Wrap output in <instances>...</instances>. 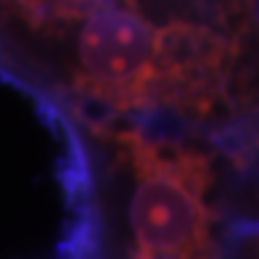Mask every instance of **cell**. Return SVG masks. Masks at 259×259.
Returning <instances> with one entry per match:
<instances>
[{
    "mask_svg": "<svg viewBox=\"0 0 259 259\" xmlns=\"http://www.w3.org/2000/svg\"><path fill=\"white\" fill-rule=\"evenodd\" d=\"M61 48L77 96L116 114L214 116L230 103L246 42L241 0H0Z\"/></svg>",
    "mask_w": 259,
    "mask_h": 259,
    "instance_id": "cell-1",
    "label": "cell"
},
{
    "mask_svg": "<svg viewBox=\"0 0 259 259\" xmlns=\"http://www.w3.org/2000/svg\"><path fill=\"white\" fill-rule=\"evenodd\" d=\"M133 178L127 259H214L217 172L196 146L151 138L138 127L103 130Z\"/></svg>",
    "mask_w": 259,
    "mask_h": 259,
    "instance_id": "cell-2",
    "label": "cell"
}]
</instances>
